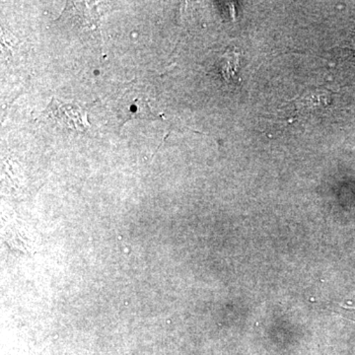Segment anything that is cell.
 <instances>
[{
    "instance_id": "277c9868",
    "label": "cell",
    "mask_w": 355,
    "mask_h": 355,
    "mask_svg": "<svg viewBox=\"0 0 355 355\" xmlns=\"http://www.w3.org/2000/svg\"><path fill=\"white\" fill-rule=\"evenodd\" d=\"M342 309L343 315H345V317L349 318V319L355 322V308L345 307V306H342Z\"/></svg>"
},
{
    "instance_id": "7a4b0ae2",
    "label": "cell",
    "mask_w": 355,
    "mask_h": 355,
    "mask_svg": "<svg viewBox=\"0 0 355 355\" xmlns=\"http://www.w3.org/2000/svg\"><path fill=\"white\" fill-rule=\"evenodd\" d=\"M294 102L296 103V107H298V109L303 111H314L330 104L331 94L327 90L315 89V90L307 91Z\"/></svg>"
},
{
    "instance_id": "3957f363",
    "label": "cell",
    "mask_w": 355,
    "mask_h": 355,
    "mask_svg": "<svg viewBox=\"0 0 355 355\" xmlns=\"http://www.w3.org/2000/svg\"><path fill=\"white\" fill-rule=\"evenodd\" d=\"M221 72L225 78L234 76L238 69V57L235 51H227L221 58Z\"/></svg>"
},
{
    "instance_id": "6da1fadb",
    "label": "cell",
    "mask_w": 355,
    "mask_h": 355,
    "mask_svg": "<svg viewBox=\"0 0 355 355\" xmlns=\"http://www.w3.org/2000/svg\"><path fill=\"white\" fill-rule=\"evenodd\" d=\"M116 111L123 121V123L133 119H153L150 103L146 94L141 91L128 89L125 94L121 95L118 102Z\"/></svg>"
}]
</instances>
